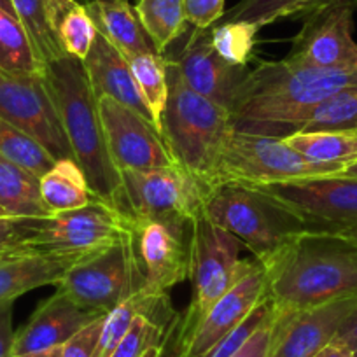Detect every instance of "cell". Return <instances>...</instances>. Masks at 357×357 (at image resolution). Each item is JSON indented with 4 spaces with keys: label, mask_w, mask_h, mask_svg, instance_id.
Instances as JSON below:
<instances>
[{
    "label": "cell",
    "mask_w": 357,
    "mask_h": 357,
    "mask_svg": "<svg viewBox=\"0 0 357 357\" xmlns=\"http://www.w3.org/2000/svg\"><path fill=\"white\" fill-rule=\"evenodd\" d=\"M357 89V68L322 70L287 60L263 61L247 70L229 107L231 128L286 139L300 132L308 112L326 98Z\"/></svg>",
    "instance_id": "6da1fadb"
},
{
    "label": "cell",
    "mask_w": 357,
    "mask_h": 357,
    "mask_svg": "<svg viewBox=\"0 0 357 357\" xmlns=\"http://www.w3.org/2000/svg\"><path fill=\"white\" fill-rule=\"evenodd\" d=\"M261 266L273 317L357 294V242L342 233L305 229Z\"/></svg>",
    "instance_id": "7a4b0ae2"
},
{
    "label": "cell",
    "mask_w": 357,
    "mask_h": 357,
    "mask_svg": "<svg viewBox=\"0 0 357 357\" xmlns=\"http://www.w3.org/2000/svg\"><path fill=\"white\" fill-rule=\"evenodd\" d=\"M61 128L91 193L119 207L121 175L109 156L95 97L82 61L63 54L46 65ZM119 211V208H118Z\"/></svg>",
    "instance_id": "3957f363"
},
{
    "label": "cell",
    "mask_w": 357,
    "mask_h": 357,
    "mask_svg": "<svg viewBox=\"0 0 357 357\" xmlns=\"http://www.w3.org/2000/svg\"><path fill=\"white\" fill-rule=\"evenodd\" d=\"M168 95L163 132L175 163L205 191L219 184V163L231 130L228 109L188 88L174 61L168 60Z\"/></svg>",
    "instance_id": "277c9868"
},
{
    "label": "cell",
    "mask_w": 357,
    "mask_h": 357,
    "mask_svg": "<svg viewBox=\"0 0 357 357\" xmlns=\"http://www.w3.org/2000/svg\"><path fill=\"white\" fill-rule=\"evenodd\" d=\"M204 211L218 226L235 235L263 263L307 226L273 198L252 186L221 183L205 191Z\"/></svg>",
    "instance_id": "5b68a950"
},
{
    "label": "cell",
    "mask_w": 357,
    "mask_h": 357,
    "mask_svg": "<svg viewBox=\"0 0 357 357\" xmlns=\"http://www.w3.org/2000/svg\"><path fill=\"white\" fill-rule=\"evenodd\" d=\"M190 228L188 277L193 284V300L184 319L177 321L178 328H190L200 321L205 312L257 263L240 259V252L245 245L235 235L215 225L205 211L190 222Z\"/></svg>",
    "instance_id": "8992f818"
},
{
    "label": "cell",
    "mask_w": 357,
    "mask_h": 357,
    "mask_svg": "<svg viewBox=\"0 0 357 357\" xmlns=\"http://www.w3.org/2000/svg\"><path fill=\"white\" fill-rule=\"evenodd\" d=\"M340 174H343L340 168L307 160L284 140L233 128L226 137L219 163V184L236 183L252 188Z\"/></svg>",
    "instance_id": "52a82bcc"
},
{
    "label": "cell",
    "mask_w": 357,
    "mask_h": 357,
    "mask_svg": "<svg viewBox=\"0 0 357 357\" xmlns=\"http://www.w3.org/2000/svg\"><path fill=\"white\" fill-rule=\"evenodd\" d=\"M142 286L144 273L132 233L100 252L81 257L65 272L56 289L79 307L105 315Z\"/></svg>",
    "instance_id": "ba28073f"
},
{
    "label": "cell",
    "mask_w": 357,
    "mask_h": 357,
    "mask_svg": "<svg viewBox=\"0 0 357 357\" xmlns=\"http://www.w3.org/2000/svg\"><path fill=\"white\" fill-rule=\"evenodd\" d=\"M119 211L132 221L161 219L190 225L204 211L205 190L178 165L121 170Z\"/></svg>",
    "instance_id": "9c48e42d"
},
{
    "label": "cell",
    "mask_w": 357,
    "mask_h": 357,
    "mask_svg": "<svg viewBox=\"0 0 357 357\" xmlns=\"http://www.w3.org/2000/svg\"><path fill=\"white\" fill-rule=\"evenodd\" d=\"M257 190L293 212L307 229L338 233L357 228V177L328 175Z\"/></svg>",
    "instance_id": "30bf717a"
},
{
    "label": "cell",
    "mask_w": 357,
    "mask_h": 357,
    "mask_svg": "<svg viewBox=\"0 0 357 357\" xmlns=\"http://www.w3.org/2000/svg\"><path fill=\"white\" fill-rule=\"evenodd\" d=\"M132 233V219L114 205L95 197L84 207L46 218L30 249L89 256L114 245Z\"/></svg>",
    "instance_id": "8fae6325"
},
{
    "label": "cell",
    "mask_w": 357,
    "mask_h": 357,
    "mask_svg": "<svg viewBox=\"0 0 357 357\" xmlns=\"http://www.w3.org/2000/svg\"><path fill=\"white\" fill-rule=\"evenodd\" d=\"M0 118L29 133L56 160H74L46 74H18L0 67Z\"/></svg>",
    "instance_id": "7c38bea8"
},
{
    "label": "cell",
    "mask_w": 357,
    "mask_h": 357,
    "mask_svg": "<svg viewBox=\"0 0 357 357\" xmlns=\"http://www.w3.org/2000/svg\"><path fill=\"white\" fill-rule=\"evenodd\" d=\"M97 105L109 156L119 172L177 165L153 123L109 97L97 98Z\"/></svg>",
    "instance_id": "4fadbf2b"
},
{
    "label": "cell",
    "mask_w": 357,
    "mask_h": 357,
    "mask_svg": "<svg viewBox=\"0 0 357 357\" xmlns=\"http://www.w3.org/2000/svg\"><path fill=\"white\" fill-rule=\"evenodd\" d=\"M133 222V242L144 273L142 291L167 300L172 287L188 279L190 252L184 242L186 222L146 219Z\"/></svg>",
    "instance_id": "5bb4252c"
},
{
    "label": "cell",
    "mask_w": 357,
    "mask_h": 357,
    "mask_svg": "<svg viewBox=\"0 0 357 357\" xmlns=\"http://www.w3.org/2000/svg\"><path fill=\"white\" fill-rule=\"evenodd\" d=\"M354 13L349 8H335L305 18L284 60L322 70L357 68V43L352 36Z\"/></svg>",
    "instance_id": "9a60e30c"
},
{
    "label": "cell",
    "mask_w": 357,
    "mask_h": 357,
    "mask_svg": "<svg viewBox=\"0 0 357 357\" xmlns=\"http://www.w3.org/2000/svg\"><path fill=\"white\" fill-rule=\"evenodd\" d=\"M356 307L357 294L273 317L266 357H314L335 340L340 326Z\"/></svg>",
    "instance_id": "2e32d148"
},
{
    "label": "cell",
    "mask_w": 357,
    "mask_h": 357,
    "mask_svg": "<svg viewBox=\"0 0 357 357\" xmlns=\"http://www.w3.org/2000/svg\"><path fill=\"white\" fill-rule=\"evenodd\" d=\"M207 32L208 30L195 29L181 54L177 58H167L174 61L188 88L229 111L236 88L247 74V68L226 63L215 53L211 33Z\"/></svg>",
    "instance_id": "e0dca14e"
},
{
    "label": "cell",
    "mask_w": 357,
    "mask_h": 357,
    "mask_svg": "<svg viewBox=\"0 0 357 357\" xmlns=\"http://www.w3.org/2000/svg\"><path fill=\"white\" fill-rule=\"evenodd\" d=\"M98 317L102 314L79 307L67 294L56 289L16 333L15 356L63 347L75 333Z\"/></svg>",
    "instance_id": "ac0fdd59"
},
{
    "label": "cell",
    "mask_w": 357,
    "mask_h": 357,
    "mask_svg": "<svg viewBox=\"0 0 357 357\" xmlns=\"http://www.w3.org/2000/svg\"><path fill=\"white\" fill-rule=\"evenodd\" d=\"M77 254L22 249L0 257V308L13 305L29 291L58 286L68 268L77 263Z\"/></svg>",
    "instance_id": "d6986e66"
},
{
    "label": "cell",
    "mask_w": 357,
    "mask_h": 357,
    "mask_svg": "<svg viewBox=\"0 0 357 357\" xmlns=\"http://www.w3.org/2000/svg\"><path fill=\"white\" fill-rule=\"evenodd\" d=\"M82 65L95 97L112 98L153 123L126 58L98 32Z\"/></svg>",
    "instance_id": "ffe728a7"
},
{
    "label": "cell",
    "mask_w": 357,
    "mask_h": 357,
    "mask_svg": "<svg viewBox=\"0 0 357 357\" xmlns=\"http://www.w3.org/2000/svg\"><path fill=\"white\" fill-rule=\"evenodd\" d=\"M84 6L93 20L97 32L105 37L126 60L137 54L156 53L137 16L135 8L128 4V0H89Z\"/></svg>",
    "instance_id": "44dd1931"
},
{
    "label": "cell",
    "mask_w": 357,
    "mask_h": 357,
    "mask_svg": "<svg viewBox=\"0 0 357 357\" xmlns=\"http://www.w3.org/2000/svg\"><path fill=\"white\" fill-rule=\"evenodd\" d=\"M335 8L357 11V0H240L219 23L245 22L261 30L280 20H305Z\"/></svg>",
    "instance_id": "7402d4cb"
},
{
    "label": "cell",
    "mask_w": 357,
    "mask_h": 357,
    "mask_svg": "<svg viewBox=\"0 0 357 357\" xmlns=\"http://www.w3.org/2000/svg\"><path fill=\"white\" fill-rule=\"evenodd\" d=\"M46 20L60 50L84 61L97 37V29L86 6L79 0H46Z\"/></svg>",
    "instance_id": "603a6c76"
},
{
    "label": "cell",
    "mask_w": 357,
    "mask_h": 357,
    "mask_svg": "<svg viewBox=\"0 0 357 357\" xmlns=\"http://www.w3.org/2000/svg\"><path fill=\"white\" fill-rule=\"evenodd\" d=\"M0 207L13 218H50L39 177L0 154Z\"/></svg>",
    "instance_id": "cb8c5ba5"
},
{
    "label": "cell",
    "mask_w": 357,
    "mask_h": 357,
    "mask_svg": "<svg viewBox=\"0 0 357 357\" xmlns=\"http://www.w3.org/2000/svg\"><path fill=\"white\" fill-rule=\"evenodd\" d=\"M40 195L51 215L84 207L93 200L86 175L77 161L61 158L39 178Z\"/></svg>",
    "instance_id": "d4e9b609"
},
{
    "label": "cell",
    "mask_w": 357,
    "mask_h": 357,
    "mask_svg": "<svg viewBox=\"0 0 357 357\" xmlns=\"http://www.w3.org/2000/svg\"><path fill=\"white\" fill-rule=\"evenodd\" d=\"M282 140L307 160L342 172L357 161L356 132H298Z\"/></svg>",
    "instance_id": "484cf974"
},
{
    "label": "cell",
    "mask_w": 357,
    "mask_h": 357,
    "mask_svg": "<svg viewBox=\"0 0 357 357\" xmlns=\"http://www.w3.org/2000/svg\"><path fill=\"white\" fill-rule=\"evenodd\" d=\"M135 13L161 56L188 29L184 0H139Z\"/></svg>",
    "instance_id": "4316f807"
},
{
    "label": "cell",
    "mask_w": 357,
    "mask_h": 357,
    "mask_svg": "<svg viewBox=\"0 0 357 357\" xmlns=\"http://www.w3.org/2000/svg\"><path fill=\"white\" fill-rule=\"evenodd\" d=\"M126 61L132 68V74L144 98V104L149 109L153 125L163 135L161 125H163V114L165 109H167L168 95H170L168 58L158 53H146L128 58Z\"/></svg>",
    "instance_id": "83f0119b"
},
{
    "label": "cell",
    "mask_w": 357,
    "mask_h": 357,
    "mask_svg": "<svg viewBox=\"0 0 357 357\" xmlns=\"http://www.w3.org/2000/svg\"><path fill=\"white\" fill-rule=\"evenodd\" d=\"M356 130L357 89L342 91L322 100L308 112L300 126V132H356Z\"/></svg>",
    "instance_id": "f1b7e54d"
},
{
    "label": "cell",
    "mask_w": 357,
    "mask_h": 357,
    "mask_svg": "<svg viewBox=\"0 0 357 357\" xmlns=\"http://www.w3.org/2000/svg\"><path fill=\"white\" fill-rule=\"evenodd\" d=\"M0 154L26 168L39 178L56 161V158L51 156L36 139L4 118H0Z\"/></svg>",
    "instance_id": "f546056e"
},
{
    "label": "cell",
    "mask_w": 357,
    "mask_h": 357,
    "mask_svg": "<svg viewBox=\"0 0 357 357\" xmlns=\"http://www.w3.org/2000/svg\"><path fill=\"white\" fill-rule=\"evenodd\" d=\"M15 15L25 29L37 56L44 65L63 56L46 20V0H11Z\"/></svg>",
    "instance_id": "4dcf8cb0"
},
{
    "label": "cell",
    "mask_w": 357,
    "mask_h": 357,
    "mask_svg": "<svg viewBox=\"0 0 357 357\" xmlns=\"http://www.w3.org/2000/svg\"><path fill=\"white\" fill-rule=\"evenodd\" d=\"M257 26L245 22H225L211 30V43L215 53L238 68H247L254 53Z\"/></svg>",
    "instance_id": "1f68e13d"
},
{
    "label": "cell",
    "mask_w": 357,
    "mask_h": 357,
    "mask_svg": "<svg viewBox=\"0 0 357 357\" xmlns=\"http://www.w3.org/2000/svg\"><path fill=\"white\" fill-rule=\"evenodd\" d=\"M165 324L139 314L111 357H142L149 347L163 343Z\"/></svg>",
    "instance_id": "d6a6232c"
},
{
    "label": "cell",
    "mask_w": 357,
    "mask_h": 357,
    "mask_svg": "<svg viewBox=\"0 0 357 357\" xmlns=\"http://www.w3.org/2000/svg\"><path fill=\"white\" fill-rule=\"evenodd\" d=\"M46 218H0V257L30 249Z\"/></svg>",
    "instance_id": "836d02e7"
},
{
    "label": "cell",
    "mask_w": 357,
    "mask_h": 357,
    "mask_svg": "<svg viewBox=\"0 0 357 357\" xmlns=\"http://www.w3.org/2000/svg\"><path fill=\"white\" fill-rule=\"evenodd\" d=\"M226 0H184L188 25L197 30H211L225 16Z\"/></svg>",
    "instance_id": "e575fe53"
},
{
    "label": "cell",
    "mask_w": 357,
    "mask_h": 357,
    "mask_svg": "<svg viewBox=\"0 0 357 357\" xmlns=\"http://www.w3.org/2000/svg\"><path fill=\"white\" fill-rule=\"evenodd\" d=\"M104 319L105 315H102V317L95 319L93 322H89L79 333H75L61 347V357H95V350H97L98 338H100Z\"/></svg>",
    "instance_id": "d590c367"
},
{
    "label": "cell",
    "mask_w": 357,
    "mask_h": 357,
    "mask_svg": "<svg viewBox=\"0 0 357 357\" xmlns=\"http://www.w3.org/2000/svg\"><path fill=\"white\" fill-rule=\"evenodd\" d=\"M272 328L273 314L249 336V340L231 357H266L268 349H270V340H272Z\"/></svg>",
    "instance_id": "8d00e7d4"
},
{
    "label": "cell",
    "mask_w": 357,
    "mask_h": 357,
    "mask_svg": "<svg viewBox=\"0 0 357 357\" xmlns=\"http://www.w3.org/2000/svg\"><path fill=\"white\" fill-rule=\"evenodd\" d=\"M16 333L13 329V305L0 308V357H15Z\"/></svg>",
    "instance_id": "74e56055"
},
{
    "label": "cell",
    "mask_w": 357,
    "mask_h": 357,
    "mask_svg": "<svg viewBox=\"0 0 357 357\" xmlns=\"http://www.w3.org/2000/svg\"><path fill=\"white\" fill-rule=\"evenodd\" d=\"M333 342L342 343V345L349 347L350 350H354L357 347V307L349 317L343 321V324L340 326L338 333H336L335 340Z\"/></svg>",
    "instance_id": "f35d334b"
},
{
    "label": "cell",
    "mask_w": 357,
    "mask_h": 357,
    "mask_svg": "<svg viewBox=\"0 0 357 357\" xmlns=\"http://www.w3.org/2000/svg\"><path fill=\"white\" fill-rule=\"evenodd\" d=\"M314 357H354V354L349 347L342 345V343L331 342L329 345H326L321 352L315 354Z\"/></svg>",
    "instance_id": "ab89813d"
},
{
    "label": "cell",
    "mask_w": 357,
    "mask_h": 357,
    "mask_svg": "<svg viewBox=\"0 0 357 357\" xmlns=\"http://www.w3.org/2000/svg\"><path fill=\"white\" fill-rule=\"evenodd\" d=\"M8 16H13V15L6 13L4 9H0V67L2 68H6V65H8V58H6V40H4V29H6V20H8Z\"/></svg>",
    "instance_id": "60d3db41"
},
{
    "label": "cell",
    "mask_w": 357,
    "mask_h": 357,
    "mask_svg": "<svg viewBox=\"0 0 357 357\" xmlns=\"http://www.w3.org/2000/svg\"><path fill=\"white\" fill-rule=\"evenodd\" d=\"M15 357H61V347H54L50 350H40V352H29V354H20Z\"/></svg>",
    "instance_id": "b9f144b4"
},
{
    "label": "cell",
    "mask_w": 357,
    "mask_h": 357,
    "mask_svg": "<svg viewBox=\"0 0 357 357\" xmlns=\"http://www.w3.org/2000/svg\"><path fill=\"white\" fill-rule=\"evenodd\" d=\"M142 357H165V343H158V345L149 347L144 352Z\"/></svg>",
    "instance_id": "7bdbcfd3"
},
{
    "label": "cell",
    "mask_w": 357,
    "mask_h": 357,
    "mask_svg": "<svg viewBox=\"0 0 357 357\" xmlns=\"http://www.w3.org/2000/svg\"><path fill=\"white\" fill-rule=\"evenodd\" d=\"M0 9H4L6 13H9V15H13L16 18L15 15V9H13V2L11 0H0Z\"/></svg>",
    "instance_id": "ee69618b"
},
{
    "label": "cell",
    "mask_w": 357,
    "mask_h": 357,
    "mask_svg": "<svg viewBox=\"0 0 357 357\" xmlns=\"http://www.w3.org/2000/svg\"><path fill=\"white\" fill-rule=\"evenodd\" d=\"M343 175H349V177H357V161L354 165H350V167L343 172Z\"/></svg>",
    "instance_id": "f6af8a7d"
},
{
    "label": "cell",
    "mask_w": 357,
    "mask_h": 357,
    "mask_svg": "<svg viewBox=\"0 0 357 357\" xmlns=\"http://www.w3.org/2000/svg\"><path fill=\"white\" fill-rule=\"evenodd\" d=\"M338 233H342V235L349 236V238L356 240V242H357V228H352V229H345V231H338Z\"/></svg>",
    "instance_id": "bcb514c9"
},
{
    "label": "cell",
    "mask_w": 357,
    "mask_h": 357,
    "mask_svg": "<svg viewBox=\"0 0 357 357\" xmlns=\"http://www.w3.org/2000/svg\"><path fill=\"white\" fill-rule=\"evenodd\" d=\"M0 218H13V215H9V212L4 207H0Z\"/></svg>",
    "instance_id": "7dc6e473"
},
{
    "label": "cell",
    "mask_w": 357,
    "mask_h": 357,
    "mask_svg": "<svg viewBox=\"0 0 357 357\" xmlns=\"http://www.w3.org/2000/svg\"><path fill=\"white\" fill-rule=\"evenodd\" d=\"M352 354H354V357H357V347H356V349L352 350Z\"/></svg>",
    "instance_id": "c3c4849f"
},
{
    "label": "cell",
    "mask_w": 357,
    "mask_h": 357,
    "mask_svg": "<svg viewBox=\"0 0 357 357\" xmlns=\"http://www.w3.org/2000/svg\"><path fill=\"white\" fill-rule=\"evenodd\" d=\"M356 133H357V130H356Z\"/></svg>",
    "instance_id": "681fc988"
}]
</instances>
